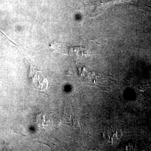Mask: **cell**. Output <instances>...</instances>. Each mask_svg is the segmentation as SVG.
<instances>
[{
	"label": "cell",
	"instance_id": "7a4b0ae2",
	"mask_svg": "<svg viewBox=\"0 0 151 151\" xmlns=\"http://www.w3.org/2000/svg\"><path fill=\"white\" fill-rule=\"evenodd\" d=\"M29 77L32 80V83L37 89L45 90L48 86V82L42 75L40 70L35 69L30 65L29 71Z\"/></svg>",
	"mask_w": 151,
	"mask_h": 151
},
{
	"label": "cell",
	"instance_id": "3957f363",
	"mask_svg": "<svg viewBox=\"0 0 151 151\" xmlns=\"http://www.w3.org/2000/svg\"><path fill=\"white\" fill-rule=\"evenodd\" d=\"M63 121L66 124L70 126H76L77 120L75 118V114L71 108H65L63 115Z\"/></svg>",
	"mask_w": 151,
	"mask_h": 151
},
{
	"label": "cell",
	"instance_id": "6da1fadb",
	"mask_svg": "<svg viewBox=\"0 0 151 151\" xmlns=\"http://www.w3.org/2000/svg\"><path fill=\"white\" fill-rule=\"evenodd\" d=\"M96 42L91 40L90 44L85 45H71L69 44L54 42L51 45V47L58 52L78 57H88L93 54L94 47L96 46Z\"/></svg>",
	"mask_w": 151,
	"mask_h": 151
}]
</instances>
